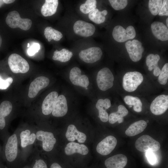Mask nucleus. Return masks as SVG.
<instances>
[{"label":"nucleus","instance_id":"obj_20","mask_svg":"<svg viewBox=\"0 0 168 168\" xmlns=\"http://www.w3.org/2000/svg\"><path fill=\"white\" fill-rule=\"evenodd\" d=\"M58 96V93L55 91L50 92L46 96L41 106V111L43 115H48L52 113Z\"/></svg>","mask_w":168,"mask_h":168},{"label":"nucleus","instance_id":"obj_6","mask_svg":"<svg viewBox=\"0 0 168 168\" xmlns=\"http://www.w3.org/2000/svg\"><path fill=\"white\" fill-rule=\"evenodd\" d=\"M7 25L12 28H19L27 30H29L32 25V21L28 18H22L19 13L16 11L9 12L6 19Z\"/></svg>","mask_w":168,"mask_h":168},{"label":"nucleus","instance_id":"obj_49","mask_svg":"<svg viewBox=\"0 0 168 168\" xmlns=\"http://www.w3.org/2000/svg\"><path fill=\"white\" fill-rule=\"evenodd\" d=\"M166 24L167 26H168V18H167L166 20Z\"/></svg>","mask_w":168,"mask_h":168},{"label":"nucleus","instance_id":"obj_3","mask_svg":"<svg viewBox=\"0 0 168 168\" xmlns=\"http://www.w3.org/2000/svg\"><path fill=\"white\" fill-rule=\"evenodd\" d=\"M36 141L35 146H40L42 150L45 152L51 151L54 148L57 139L51 132L45 130L39 124L35 126Z\"/></svg>","mask_w":168,"mask_h":168},{"label":"nucleus","instance_id":"obj_19","mask_svg":"<svg viewBox=\"0 0 168 168\" xmlns=\"http://www.w3.org/2000/svg\"><path fill=\"white\" fill-rule=\"evenodd\" d=\"M152 32L157 39L162 41L168 40V29L163 23L154 21L151 25Z\"/></svg>","mask_w":168,"mask_h":168},{"label":"nucleus","instance_id":"obj_5","mask_svg":"<svg viewBox=\"0 0 168 168\" xmlns=\"http://www.w3.org/2000/svg\"><path fill=\"white\" fill-rule=\"evenodd\" d=\"M143 79V76L139 72H128L124 75L123 78V87L127 92L134 91L142 83Z\"/></svg>","mask_w":168,"mask_h":168},{"label":"nucleus","instance_id":"obj_35","mask_svg":"<svg viewBox=\"0 0 168 168\" xmlns=\"http://www.w3.org/2000/svg\"><path fill=\"white\" fill-rule=\"evenodd\" d=\"M109 1L112 7L116 10L124 8L128 4V1L126 0H109Z\"/></svg>","mask_w":168,"mask_h":168},{"label":"nucleus","instance_id":"obj_23","mask_svg":"<svg viewBox=\"0 0 168 168\" xmlns=\"http://www.w3.org/2000/svg\"><path fill=\"white\" fill-rule=\"evenodd\" d=\"M65 154L68 155L77 153L82 155H86L88 152L87 147L83 144L71 142L68 143L64 149Z\"/></svg>","mask_w":168,"mask_h":168},{"label":"nucleus","instance_id":"obj_32","mask_svg":"<svg viewBox=\"0 0 168 168\" xmlns=\"http://www.w3.org/2000/svg\"><path fill=\"white\" fill-rule=\"evenodd\" d=\"M163 3L162 0H150L149 1L148 7L151 13L156 16L160 12Z\"/></svg>","mask_w":168,"mask_h":168},{"label":"nucleus","instance_id":"obj_13","mask_svg":"<svg viewBox=\"0 0 168 168\" xmlns=\"http://www.w3.org/2000/svg\"><path fill=\"white\" fill-rule=\"evenodd\" d=\"M102 54L100 48L94 47L81 50L79 54V56L84 62L92 63L99 60Z\"/></svg>","mask_w":168,"mask_h":168},{"label":"nucleus","instance_id":"obj_16","mask_svg":"<svg viewBox=\"0 0 168 168\" xmlns=\"http://www.w3.org/2000/svg\"><path fill=\"white\" fill-rule=\"evenodd\" d=\"M69 78L72 83L76 86L86 88L89 84L87 76L81 75V69L77 67L71 69L69 73Z\"/></svg>","mask_w":168,"mask_h":168},{"label":"nucleus","instance_id":"obj_21","mask_svg":"<svg viewBox=\"0 0 168 168\" xmlns=\"http://www.w3.org/2000/svg\"><path fill=\"white\" fill-rule=\"evenodd\" d=\"M127 163V157L123 154H118L106 159L105 162L107 168H124Z\"/></svg>","mask_w":168,"mask_h":168},{"label":"nucleus","instance_id":"obj_47","mask_svg":"<svg viewBox=\"0 0 168 168\" xmlns=\"http://www.w3.org/2000/svg\"><path fill=\"white\" fill-rule=\"evenodd\" d=\"M5 4L4 0H0V8Z\"/></svg>","mask_w":168,"mask_h":168},{"label":"nucleus","instance_id":"obj_41","mask_svg":"<svg viewBox=\"0 0 168 168\" xmlns=\"http://www.w3.org/2000/svg\"><path fill=\"white\" fill-rule=\"evenodd\" d=\"M117 111L123 117L127 115L128 113V110L123 105H120L118 106Z\"/></svg>","mask_w":168,"mask_h":168},{"label":"nucleus","instance_id":"obj_14","mask_svg":"<svg viewBox=\"0 0 168 168\" xmlns=\"http://www.w3.org/2000/svg\"><path fill=\"white\" fill-rule=\"evenodd\" d=\"M73 29L76 34L85 37L93 35L96 30L93 24L82 20L77 21L74 23Z\"/></svg>","mask_w":168,"mask_h":168},{"label":"nucleus","instance_id":"obj_11","mask_svg":"<svg viewBox=\"0 0 168 168\" xmlns=\"http://www.w3.org/2000/svg\"><path fill=\"white\" fill-rule=\"evenodd\" d=\"M125 47L133 61L137 62L141 59L144 49L141 42L136 39L129 40L125 43Z\"/></svg>","mask_w":168,"mask_h":168},{"label":"nucleus","instance_id":"obj_26","mask_svg":"<svg viewBox=\"0 0 168 168\" xmlns=\"http://www.w3.org/2000/svg\"><path fill=\"white\" fill-rule=\"evenodd\" d=\"M58 3V0H46L42 6L41 12L44 16H50L56 12Z\"/></svg>","mask_w":168,"mask_h":168},{"label":"nucleus","instance_id":"obj_51","mask_svg":"<svg viewBox=\"0 0 168 168\" xmlns=\"http://www.w3.org/2000/svg\"><path fill=\"white\" fill-rule=\"evenodd\" d=\"M24 168H30V167H26Z\"/></svg>","mask_w":168,"mask_h":168},{"label":"nucleus","instance_id":"obj_33","mask_svg":"<svg viewBox=\"0 0 168 168\" xmlns=\"http://www.w3.org/2000/svg\"><path fill=\"white\" fill-rule=\"evenodd\" d=\"M168 80V63H166L163 66L158 76V80L161 85H166Z\"/></svg>","mask_w":168,"mask_h":168},{"label":"nucleus","instance_id":"obj_30","mask_svg":"<svg viewBox=\"0 0 168 168\" xmlns=\"http://www.w3.org/2000/svg\"><path fill=\"white\" fill-rule=\"evenodd\" d=\"M72 55V52L70 51L69 52V55L67 54V49L64 48L60 51L56 50L54 53L52 59L54 60L65 62L69 61Z\"/></svg>","mask_w":168,"mask_h":168},{"label":"nucleus","instance_id":"obj_27","mask_svg":"<svg viewBox=\"0 0 168 168\" xmlns=\"http://www.w3.org/2000/svg\"><path fill=\"white\" fill-rule=\"evenodd\" d=\"M125 103L129 106H133L134 110L138 113L142 110V103L139 98L130 95L125 96L124 99Z\"/></svg>","mask_w":168,"mask_h":168},{"label":"nucleus","instance_id":"obj_8","mask_svg":"<svg viewBox=\"0 0 168 168\" xmlns=\"http://www.w3.org/2000/svg\"><path fill=\"white\" fill-rule=\"evenodd\" d=\"M136 148L141 152H156L160 148V144L150 136L144 135L139 138L135 143Z\"/></svg>","mask_w":168,"mask_h":168},{"label":"nucleus","instance_id":"obj_7","mask_svg":"<svg viewBox=\"0 0 168 168\" xmlns=\"http://www.w3.org/2000/svg\"><path fill=\"white\" fill-rule=\"evenodd\" d=\"M96 80L99 89L102 91H105L113 86L114 77L108 68H104L98 72Z\"/></svg>","mask_w":168,"mask_h":168},{"label":"nucleus","instance_id":"obj_42","mask_svg":"<svg viewBox=\"0 0 168 168\" xmlns=\"http://www.w3.org/2000/svg\"><path fill=\"white\" fill-rule=\"evenodd\" d=\"M153 69V74L154 75L155 77L158 76L161 72V70L160 68L158 66L155 68Z\"/></svg>","mask_w":168,"mask_h":168},{"label":"nucleus","instance_id":"obj_50","mask_svg":"<svg viewBox=\"0 0 168 168\" xmlns=\"http://www.w3.org/2000/svg\"><path fill=\"white\" fill-rule=\"evenodd\" d=\"M29 46H30V44L29 43H28V44H27V47H29Z\"/></svg>","mask_w":168,"mask_h":168},{"label":"nucleus","instance_id":"obj_9","mask_svg":"<svg viewBox=\"0 0 168 168\" xmlns=\"http://www.w3.org/2000/svg\"><path fill=\"white\" fill-rule=\"evenodd\" d=\"M8 63L11 70L14 73H26L29 69L27 61L16 54H12L9 56Z\"/></svg>","mask_w":168,"mask_h":168},{"label":"nucleus","instance_id":"obj_12","mask_svg":"<svg viewBox=\"0 0 168 168\" xmlns=\"http://www.w3.org/2000/svg\"><path fill=\"white\" fill-rule=\"evenodd\" d=\"M168 108V96L162 94L157 96L152 102L150 106L151 112L156 115L164 113Z\"/></svg>","mask_w":168,"mask_h":168},{"label":"nucleus","instance_id":"obj_24","mask_svg":"<svg viewBox=\"0 0 168 168\" xmlns=\"http://www.w3.org/2000/svg\"><path fill=\"white\" fill-rule=\"evenodd\" d=\"M147 126V123L144 120L137 121L130 125L125 131V134L129 136H133L143 132Z\"/></svg>","mask_w":168,"mask_h":168},{"label":"nucleus","instance_id":"obj_25","mask_svg":"<svg viewBox=\"0 0 168 168\" xmlns=\"http://www.w3.org/2000/svg\"><path fill=\"white\" fill-rule=\"evenodd\" d=\"M41 152L35 146L29 157L32 161V168H48L46 162L41 157Z\"/></svg>","mask_w":168,"mask_h":168},{"label":"nucleus","instance_id":"obj_22","mask_svg":"<svg viewBox=\"0 0 168 168\" xmlns=\"http://www.w3.org/2000/svg\"><path fill=\"white\" fill-rule=\"evenodd\" d=\"M65 135L68 140L71 142H73L77 140L79 142L83 143L86 139V134L78 131L73 124H70L68 126Z\"/></svg>","mask_w":168,"mask_h":168},{"label":"nucleus","instance_id":"obj_18","mask_svg":"<svg viewBox=\"0 0 168 168\" xmlns=\"http://www.w3.org/2000/svg\"><path fill=\"white\" fill-rule=\"evenodd\" d=\"M68 110L66 98L63 95L58 96L54 104L52 114L56 117H62L65 115Z\"/></svg>","mask_w":168,"mask_h":168},{"label":"nucleus","instance_id":"obj_1","mask_svg":"<svg viewBox=\"0 0 168 168\" xmlns=\"http://www.w3.org/2000/svg\"><path fill=\"white\" fill-rule=\"evenodd\" d=\"M2 158L11 166L17 168L27 159L24 155L20 146L17 128L3 142L2 147Z\"/></svg>","mask_w":168,"mask_h":168},{"label":"nucleus","instance_id":"obj_15","mask_svg":"<svg viewBox=\"0 0 168 168\" xmlns=\"http://www.w3.org/2000/svg\"><path fill=\"white\" fill-rule=\"evenodd\" d=\"M117 143V140L114 137L109 136L98 144L96 148V151L102 155H108L114 149Z\"/></svg>","mask_w":168,"mask_h":168},{"label":"nucleus","instance_id":"obj_31","mask_svg":"<svg viewBox=\"0 0 168 168\" xmlns=\"http://www.w3.org/2000/svg\"><path fill=\"white\" fill-rule=\"evenodd\" d=\"M88 17L93 22L97 24L104 22L105 19V16L102 15L101 11L95 8L89 13Z\"/></svg>","mask_w":168,"mask_h":168},{"label":"nucleus","instance_id":"obj_4","mask_svg":"<svg viewBox=\"0 0 168 168\" xmlns=\"http://www.w3.org/2000/svg\"><path fill=\"white\" fill-rule=\"evenodd\" d=\"M12 110V105L9 101H4L0 105V140L3 142L10 135L7 118L11 114Z\"/></svg>","mask_w":168,"mask_h":168},{"label":"nucleus","instance_id":"obj_39","mask_svg":"<svg viewBox=\"0 0 168 168\" xmlns=\"http://www.w3.org/2000/svg\"><path fill=\"white\" fill-rule=\"evenodd\" d=\"M158 15L160 16H168V0L163 1L161 7Z\"/></svg>","mask_w":168,"mask_h":168},{"label":"nucleus","instance_id":"obj_36","mask_svg":"<svg viewBox=\"0 0 168 168\" xmlns=\"http://www.w3.org/2000/svg\"><path fill=\"white\" fill-rule=\"evenodd\" d=\"M123 117L117 111L111 113L109 116L108 120L111 124H114L117 121L119 123L123 122Z\"/></svg>","mask_w":168,"mask_h":168},{"label":"nucleus","instance_id":"obj_48","mask_svg":"<svg viewBox=\"0 0 168 168\" xmlns=\"http://www.w3.org/2000/svg\"><path fill=\"white\" fill-rule=\"evenodd\" d=\"M2 43V39L1 35H0V47Z\"/></svg>","mask_w":168,"mask_h":168},{"label":"nucleus","instance_id":"obj_29","mask_svg":"<svg viewBox=\"0 0 168 168\" xmlns=\"http://www.w3.org/2000/svg\"><path fill=\"white\" fill-rule=\"evenodd\" d=\"M96 107L99 111V117L100 120L103 122H106L108 120V114L106 111L104 102V99H99L96 104Z\"/></svg>","mask_w":168,"mask_h":168},{"label":"nucleus","instance_id":"obj_10","mask_svg":"<svg viewBox=\"0 0 168 168\" xmlns=\"http://www.w3.org/2000/svg\"><path fill=\"white\" fill-rule=\"evenodd\" d=\"M112 35L114 39L119 42H123L129 39L134 38L136 33L134 27L128 26L125 29L119 25L116 26L113 29Z\"/></svg>","mask_w":168,"mask_h":168},{"label":"nucleus","instance_id":"obj_37","mask_svg":"<svg viewBox=\"0 0 168 168\" xmlns=\"http://www.w3.org/2000/svg\"><path fill=\"white\" fill-rule=\"evenodd\" d=\"M13 79L11 77H9L4 80L0 76V89L3 90L7 89L11 84Z\"/></svg>","mask_w":168,"mask_h":168},{"label":"nucleus","instance_id":"obj_40","mask_svg":"<svg viewBox=\"0 0 168 168\" xmlns=\"http://www.w3.org/2000/svg\"><path fill=\"white\" fill-rule=\"evenodd\" d=\"M146 156L151 164L153 165L156 163L157 158L153 152L149 151H147L146 153Z\"/></svg>","mask_w":168,"mask_h":168},{"label":"nucleus","instance_id":"obj_45","mask_svg":"<svg viewBox=\"0 0 168 168\" xmlns=\"http://www.w3.org/2000/svg\"><path fill=\"white\" fill-rule=\"evenodd\" d=\"M101 12L102 15L104 16H106L108 13L107 11L105 10L101 11Z\"/></svg>","mask_w":168,"mask_h":168},{"label":"nucleus","instance_id":"obj_46","mask_svg":"<svg viewBox=\"0 0 168 168\" xmlns=\"http://www.w3.org/2000/svg\"><path fill=\"white\" fill-rule=\"evenodd\" d=\"M2 158V147L0 145V158Z\"/></svg>","mask_w":168,"mask_h":168},{"label":"nucleus","instance_id":"obj_44","mask_svg":"<svg viewBox=\"0 0 168 168\" xmlns=\"http://www.w3.org/2000/svg\"><path fill=\"white\" fill-rule=\"evenodd\" d=\"M15 1L13 0H4V2L5 4H9L12 3Z\"/></svg>","mask_w":168,"mask_h":168},{"label":"nucleus","instance_id":"obj_43","mask_svg":"<svg viewBox=\"0 0 168 168\" xmlns=\"http://www.w3.org/2000/svg\"><path fill=\"white\" fill-rule=\"evenodd\" d=\"M50 168H62V167L59 164L55 162L51 164Z\"/></svg>","mask_w":168,"mask_h":168},{"label":"nucleus","instance_id":"obj_38","mask_svg":"<svg viewBox=\"0 0 168 168\" xmlns=\"http://www.w3.org/2000/svg\"><path fill=\"white\" fill-rule=\"evenodd\" d=\"M40 48V46L39 43H33L30 47L27 49V53L30 56L34 55L38 52Z\"/></svg>","mask_w":168,"mask_h":168},{"label":"nucleus","instance_id":"obj_34","mask_svg":"<svg viewBox=\"0 0 168 168\" xmlns=\"http://www.w3.org/2000/svg\"><path fill=\"white\" fill-rule=\"evenodd\" d=\"M160 59V57L157 54L154 55L151 54L148 55L146 58V63L148 67H152L154 69L158 66V63Z\"/></svg>","mask_w":168,"mask_h":168},{"label":"nucleus","instance_id":"obj_28","mask_svg":"<svg viewBox=\"0 0 168 168\" xmlns=\"http://www.w3.org/2000/svg\"><path fill=\"white\" fill-rule=\"evenodd\" d=\"M44 35L48 42H50L52 40L58 41L63 36L61 32L50 26H48L45 29Z\"/></svg>","mask_w":168,"mask_h":168},{"label":"nucleus","instance_id":"obj_17","mask_svg":"<svg viewBox=\"0 0 168 168\" xmlns=\"http://www.w3.org/2000/svg\"><path fill=\"white\" fill-rule=\"evenodd\" d=\"M49 83V79L44 76H40L35 79L30 85L28 96L30 98L35 97L41 89L46 87Z\"/></svg>","mask_w":168,"mask_h":168},{"label":"nucleus","instance_id":"obj_2","mask_svg":"<svg viewBox=\"0 0 168 168\" xmlns=\"http://www.w3.org/2000/svg\"><path fill=\"white\" fill-rule=\"evenodd\" d=\"M18 128L20 146L27 159L35 148L36 141L35 126H20Z\"/></svg>","mask_w":168,"mask_h":168}]
</instances>
